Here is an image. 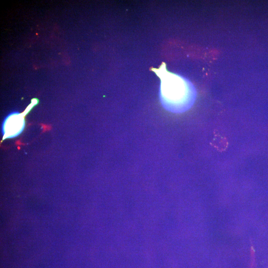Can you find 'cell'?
<instances>
[{
  "instance_id": "1",
  "label": "cell",
  "mask_w": 268,
  "mask_h": 268,
  "mask_svg": "<svg viewBox=\"0 0 268 268\" xmlns=\"http://www.w3.org/2000/svg\"><path fill=\"white\" fill-rule=\"evenodd\" d=\"M153 70L160 79L159 98L162 106L174 113H183L190 109L197 97L196 89L186 78L168 71L163 63Z\"/></svg>"
}]
</instances>
